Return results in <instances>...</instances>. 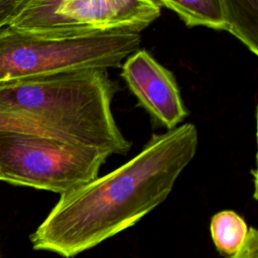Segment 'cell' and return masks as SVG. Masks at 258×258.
Returning a JSON list of instances; mask_svg holds the SVG:
<instances>
[{"label":"cell","mask_w":258,"mask_h":258,"mask_svg":"<svg viewBox=\"0 0 258 258\" xmlns=\"http://www.w3.org/2000/svg\"><path fill=\"white\" fill-rule=\"evenodd\" d=\"M198 141L191 123L154 134L123 165L60 195L31 234L33 248L72 258L132 227L169 196Z\"/></svg>","instance_id":"6da1fadb"},{"label":"cell","mask_w":258,"mask_h":258,"mask_svg":"<svg viewBox=\"0 0 258 258\" xmlns=\"http://www.w3.org/2000/svg\"><path fill=\"white\" fill-rule=\"evenodd\" d=\"M105 70H78L0 83V132H19L126 154Z\"/></svg>","instance_id":"7a4b0ae2"},{"label":"cell","mask_w":258,"mask_h":258,"mask_svg":"<svg viewBox=\"0 0 258 258\" xmlns=\"http://www.w3.org/2000/svg\"><path fill=\"white\" fill-rule=\"evenodd\" d=\"M139 32L114 30L51 37L0 29V83L78 70L119 68L139 49Z\"/></svg>","instance_id":"3957f363"},{"label":"cell","mask_w":258,"mask_h":258,"mask_svg":"<svg viewBox=\"0 0 258 258\" xmlns=\"http://www.w3.org/2000/svg\"><path fill=\"white\" fill-rule=\"evenodd\" d=\"M110 155L35 134L0 132V180L62 195L98 177Z\"/></svg>","instance_id":"277c9868"},{"label":"cell","mask_w":258,"mask_h":258,"mask_svg":"<svg viewBox=\"0 0 258 258\" xmlns=\"http://www.w3.org/2000/svg\"><path fill=\"white\" fill-rule=\"evenodd\" d=\"M159 15L160 7L154 0H33L8 26L51 37L114 30L140 32Z\"/></svg>","instance_id":"5b68a950"},{"label":"cell","mask_w":258,"mask_h":258,"mask_svg":"<svg viewBox=\"0 0 258 258\" xmlns=\"http://www.w3.org/2000/svg\"><path fill=\"white\" fill-rule=\"evenodd\" d=\"M122 77L140 104L168 130L187 115L174 76L146 50L138 49L121 64Z\"/></svg>","instance_id":"8992f818"},{"label":"cell","mask_w":258,"mask_h":258,"mask_svg":"<svg viewBox=\"0 0 258 258\" xmlns=\"http://www.w3.org/2000/svg\"><path fill=\"white\" fill-rule=\"evenodd\" d=\"M227 31L258 53V0H222Z\"/></svg>","instance_id":"52a82bcc"},{"label":"cell","mask_w":258,"mask_h":258,"mask_svg":"<svg viewBox=\"0 0 258 258\" xmlns=\"http://www.w3.org/2000/svg\"><path fill=\"white\" fill-rule=\"evenodd\" d=\"M175 12L187 26L227 30L222 0H154Z\"/></svg>","instance_id":"ba28073f"},{"label":"cell","mask_w":258,"mask_h":258,"mask_svg":"<svg viewBox=\"0 0 258 258\" xmlns=\"http://www.w3.org/2000/svg\"><path fill=\"white\" fill-rule=\"evenodd\" d=\"M210 230L217 250L228 257L241 248L246 240L249 227L239 214L226 210L213 216Z\"/></svg>","instance_id":"9c48e42d"},{"label":"cell","mask_w":258,"mask_h":258,"mask_svg":"<svg viewBox=\"0 0 258 258\" xmlns=\"http://www.w3.org/2000/svg\"><path fill=\"white\" fill-rule=\"evenodd\" d=\"M33 0H0V29L9 25Z\"/></svg>","instance_id":"30bf717a"},{"label":"cell","mask_w":258,"mask_h":258,"mask_svg":"<svg viewBox=\"0 0 258 258\" xmlns=\"http://www.w3.org/2000/svg\"><path fill=\"white\" fill-rule=\"evenodd\" d=\"M227 258H258V232L255 228L250 227L246 240L241 248Z\"/></svg>","instance_id":"8fae6325"}]
</instances>
